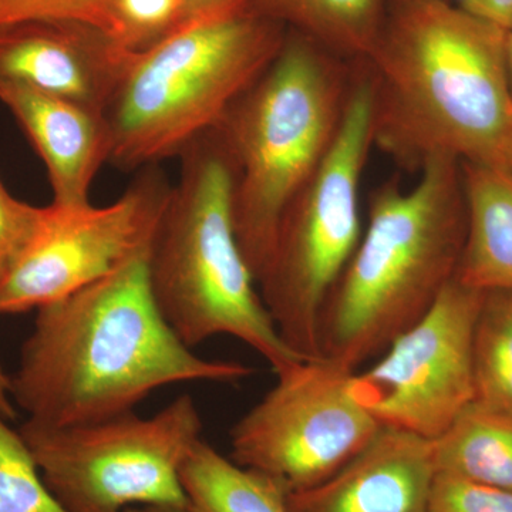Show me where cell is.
<instances>
[{
    "mask_svg": "<svg viewBox=\"0 0 512 512\" xmlns=\"http://www.w3.org/2000/svg\"><path fill=\"white\" fill-rule=\"evenodd\" d=\"M355 69L288 29L272 63L212 128L231 171L235 235L256 284L285 211L335 140Z\"/></svg>",
    "mask_w": 512,
    "mask_h": 512,
    "instance_id": "cell-4",
    "label": "cell"
},
{
    "mask_svg": "<svg viewBox=\"0 0 512 512\" xmlns=\"http://www.w3.org/2000/svg\"><path fill=\"white\" fill-rule=\"evenodd\" d=\"M150 248L100 281L37 309L10 376L15 406L40 426L94 423L134 412L165 386L235 383L255 369L195 355L158 311Z\"/></svg>",
    "mask_w": 512,
    "mask_h": 512,
    "instance_id": "cell-1",
    "label": "cell"
},
{
    "mask_svg": "<svg viewBox=\"0 0 512 512\" xmlns=\"http://www.w3.org/2000/svg\"><path fill=\"white\" fill-rule=\"evenodd\" d=\"M402 2H409V0H393V5ZM450 2L456 3V5L461 6V8H464V5H466L467 0H450Z\"/></svg>",
    "mask_w": 512,
    "mask_h": 512,
    "instance_id": "cell-30",
    "label": "cell"
},
{
    "mask_svg": "<svg viewBox=\"0 0 512 512\" xmlns=\"http://www.w3.org/2000/svg\"><path fill=\"white\" fill-rule=\"evenodd\" d=\"M43 207L13 197L0 180V285L35 235Z\"/></svg>",
    "mask_w": 512,
    "mask_h": 512,
    "instance_id": "cell-24",
    "label": "cell"
},
{
    "mask_svg": "<svg viewBox=\"0 0 512 512\" xmlns=\"http://www.w3.org/2000/svg\"><path fill=\"white\" fill-rule=\"evenodd\" d=\"M484 293L454 278L419 322L353 373L350 392L380 426L433 441L476 400L474 329Z\"/></svg>",
    "mask_w": 512,
    "mask_h": 512,
    "instance_id": "cell-11",
    "label": "cell"
},
{
    "mask_svg": "<svg viewBox=\"0 0 512 512\" xmlns=\"http://www.w3.org/2000/svg\"><path fill=\"white\" fill-rule=\"evenodd\" d=\"M39 19L82 20L114 37L110 0H0V26Z\"/></svg>",
    "mask_w": 512,
    "mask_h": 512,
    "instance_id": "cell-22",
    "label": "cell"
},
{
    "mask_svg": "<svg viewBox=\"0 0 512 512\" xmlns=\"http://www.w3.org/2000/svg\"><path fill=\"white\" fill-rule=\"evenodd\" d=\"M373 147L372 84L356 63L335 140L285 211L258 282L279 335L305 360L320 359L323 306L362 237L360 184Z\"/></svg>",
    "mask_w": 512,
    "mask_h": 512,
    "instance_id": "cell-7",
    "label": "cell"
},
{
    "mask_svg": "<svg viewBox=\"0 0 512 512\" xmlns=\"http://www.w3.org/2000/svg\"><path fill=\"white\" fill-rule=\"evenodd\" d=\"M505 60H507L508 79H510L512 92V29L505 35Z\"/></svg>",
    "mask_w": 512,
    "mask_h": 512,
    "instance_id": "cell-29",
    "label": "cell"
},
{
    "mask_svg": "<svg viewBox=\"0 0 512 512\" xmlns=\"http://www.w3.org/2000/svg\"><path fill=\"white\" fill-rule=\"evenodd\" d=\"M178 160L148 255L158 311L188 348L228 335L264 357L276 375L305 362L279 335L239 248L231 171L214 131L195 138Z\"/></svg>",
    "mask_w": 512,
    "mask_h": 512,
    "instance_id": "cell-5",
    "label": "cell"
},
{
    "mask_svg": "<svg viewBox=\"0 0 512 512\" xmlns=\"http://www.w3.org/2000/svg\"><path fill=\"white\" fill-rule=\"evenodd\" d=\"M286 33L284 23L252 6L185 23L146 52L133 53L104 114L109 164L140 171L178 158L265 72Z\"/></svg>",
    "mask_w": 512,
    "mask_h": 512,
    "instance_id": "cell-6",
    "label": "cell"
},
{
    "mask_svg": "<svg viewBox=\"0 0 512 512\" xmlns=\"http://www.w3.org/2000/svg\"><path fill=\"white\" fill-rule=\"evenodd\" d=\"M505 35L450 0L396 3L363 62L375 147L407 170L450 158L512 173Z\"/></svg>",
    "mask_w": 512,
    "mask_h": 512,
    "instance_id": "cell-2",
    "label": "cell"
},
{
    "mask_svg": "<svg viewBox=\"0 0 512 512\" xmlns=\"http://www.w3.org/2000/svg\"><path fill=\"white\" fill-rule=\"evenodd\" d=\"M417 183L389 180L319 320L320 359L355 373L419 322L456 276L466 241L460 161L436 158Z\"/></svg>",
    "mask_w": 512,
    "mask_h": 512,
    "instance_id": "cell-3",
    "label": "cell"
},
{
    "mask_svg": "<svg viewBox=\"0 0 512 512\" xmlns=\"http://www.w3.org/2000/svg\"><path fill=\"white\" fill-rule=\"evenodd\" d=\"M201 431L200 412L187 393L151 417L131 412L66 427L26 420L19 429L46 487L66 512L190 504L181 467Z\"/></svg>",
    "mask_w": 512,
    "mask_h": 512,
    "instance_id": "cell-8",
    "label": "cell"
},
{
    "mask_svg": "<svg viewBox=\"0 0 512 512\" xmlns=\"http://www.w3.org/2000/svg\"><path fill=\"white\" fill-rule=\"evenodd\" d=\"M0 512H66L40 476L19 431L0 416Z\"/></svg>",
    "mask_w": 512,
    "mask_h": 512,
    "instance_id": "cell-20",
    "label": "cell"
},
{
    "mask_svg": "<svg viewBox=\"0 0 512 512\" xmlns=\"http://www.w3.org/2000/svg\"><path fill=\"white\" fill-rule=\"evenodd\" d=\"M429 512H512V491L436 474Z\"/></svg>",
    "mask_w": 512,
    "mask_h": 512,
    "instance_id": "cell-23",
    "label": "cell"
},
{
    "mask_svg": "<svg viewBox=\"0 0 512 512\" xmlns=\"http://www.w3.org/2000/svg\"><path fill=\"white\" fill-rule=\"evenodd\" d=\"M123 512H197L190 504H148L126 508Z\"/></svg>",
    "mask_w": 512,
    "mask_h": 512,
    "instance_id": "cell-28",
    "label": "cell"
},
{
    "mask_svg": "<svg viewBox=\"0 0 512 512\" xmlns=\"http://www.w3.org/2000/svg\"><path fill=\"white\" fill-rule=\"evenodd\" d=\"M0 416L6 420L16 417V406L12 399V389H10V376L3 369L2 362H0Z\"/></svg>",
    "mask_w": 512,
    "mask_h": 512,
    "instance_id": "cell-27",
    "label": "cell"
},
{
    "mask_svg": "<svg viewBox=\"0 0 512 512\" xmlns=\"http://www.w3.org/2000/svg\"><path fill=\"white\" fill-rule=\"evenodd\" d=\"M252 6L255 0H184L185 23L235 15Z\"/></svg>",
    "mask_w": 512,
    "mask_h": 512,
    "instance_id": "cell-25",
    "label": "cell"
},
{
    "mask_svg": "<svg viewBox=\"0 0 512 512\" xmlns=\"http://www.w3.org/2000/svg\"><path fill=\"white\" fill-rule=\"evenodd\" d=\"M133 53L106 30L72 19L0 26V80L106 114Z\"/></svg>",
    "mask_w": 512,
    "mask_h": 512,
    "instance_id": "cell-12",
    "label": "cell"
},
{
    "mask_svg": "<svg viewBox=\"0 0 512 512\" xmlns=\"http://www.w3.org/2000/svg\"><path fill=\"white\" fill-rule=\"evenodd\" d=\"M431 448L436 474L512 491V414L474 400Z\"/></svg>",
    "mask_w": 512,
    "mask_h": 512,
    "instance_id": "cell-16",
    "label": "cell"
},
{
    "mask_svg": "<svg viewBox=\"0 0 512 512\" xmlns=\"http://www.w3.org/2000/svg\"><path fill=\"white\" fill-rule=\"evenodd\" d=\"M255 6L355 63L372 55L387 18L386 0H255Z\"/></svg>",
    "mask_w": 512,
    "mask_h": 512,
    "instance_id": "cell-17",
    "label": "cell"
},
{
    "mask_svg": "<svg viewBox=\"0 0 512 512\" xmlns=\"http://www.w3.org/2000/svg\"><path fill=\"white\" fill-rule=\"evenodd\" d=\"M467 229L456 276L481 292H512V173L461 163Z\"/></svg>",
    "mask_w": 512,
    "mask_h": 512,
    "instance_id": "cell-15",
    "label": "cell"
},
{
    "mask_svg": "<svg viewBox=\"0 0 512 512\" xmlns=\"http://www.w3.org/2000/svg\"><path fill=\"white\" fill-rule=\"evenodd\" d=\"M180 477L197 512H289L278 481L238 466L202 439L185 458Z\"/></svg>",
    "mask_w": 512,
    "mask_h": 512,
    "instance_id": "cell-18",
    "label": "cell"
},
{
    "mask_svg": "<svg viewBox=\"0 0 512 512\" xmlns=\"http://www.w3.org/2000/svg\"><path fill=\"white\" fill-rule=\"evenodd\" d=\"M436 477L431 441L382 427L335 476L286 493L289 512H429Z\"/></svg>",
    "mask_w": 512,
    "mask_h": 512,
    "instance_id": "cell-13",
    "label": "cell"
},
{
    "mask_svg": "<svg viewBox=\"0 0 512 512\" xmlns=\"http://www.w3.org/2000/svg\"><path fill=\"white\" fill-rule=\"evenodd\" d=\"M353 373L328 360H305L231 429V460L278 481L286 493L335 476L382 426L350 392Z\"/></svg>",
    "mask_w": 512,
    "mask_h": 512,
    "instance_id": "cell-9",
    "label": "cell"
},
{
    "mask_svg": "<svg viewBox=\"0 0 512 512\" xmlns=\"http://www.w3.org/2000/svg\"><path fill=\"white\" fill-rule=\"evenodd\" d=\"M0 101L46 165L53 204H89L94 178L110 160L106 117L6 80H0Z\"/></svg>",
    "mask_w": 512,
    "mask_h": 512,
    "instance_id": "cell-14",
    "label": "cell"
},
{
    "mask_svg": "<svg viewBox=\"0 0 512 512\" xmlns=\"http://www.w3.org/2000/svg\"><path fill=\"white\" fill-rule=\"evenodd\" d=\"M171 191L160 165H151L106 207L92 202L43 207L35 235L0 285V315L60 301L146 251Z\"/></svg>",
    "mask_w": 512,
    "mask_h": 512,
    "instance_id": "cell-10",
    "label": "cell"
},
{
    "mask_svg": "<svg viewBox=\"0 0 512 512\" xmlns=\"http://www.w3.org/2000/svg\"><path fill=\"white\" fill-rule=\"evenodd\" d=\"M463 9L504 32L512 29V0H467Z\"/></svg>",
    "mask_w": 512,
    "mask_h": 512,
    "instance_id": "cell-26",
    "label": "cell"
},
{
    "mask_svg": "<svg viewBox=\"0 0 512 512\" xmlns=\"http://www.w3.org/2000/svg\"><path fill=\"white\" fill-rule=\"evenodd\" d=\"M110 15L120 46L146 52L184 25V0H110Z\"/></svg>",
    "mask_w": 512,
    "mask_h": 512,
    "instance_id": "cell-21",
    "label": "cell"
},
{
    "mask_svg": "<svg viewBox=\"0 0 512 512\" xmlns=\"http://www.w3.org/2000/svg\"><path fill=\"white\" fill-rule=\"evenodd\" d=\"M473 359L476 402L512 414V292L484 293Z\"/></svg>",
    "mask_w": 512,
    "mask_h": 512,
    "instance_id": "cell-19",
    "label": "cell"
}]
</instances>
